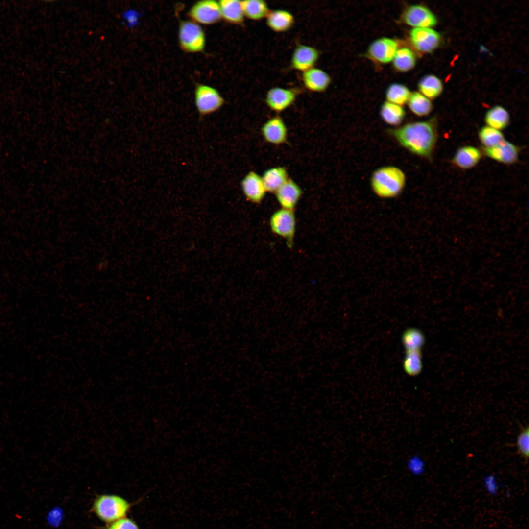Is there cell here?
Returning <instances> with one entry per match:
<instances>
[{
  "instance_id": "cell-25",
  "label": "cell",
  "mask_w": 529,
  "mask_h": 529,
  "mask_svg": "<svg viewBox=\"0 0 529 529\" xmlns=\"http://www.w3.org/2000/svg\"><path fill=\"white\" fill-rule=\"evenodd\" d=\"M419 92L429 99L437 97L442 92L443 86L441 80L433 74H428L419 80Z\"/></svg>"
},
{
  "instance_id": "cell-13",
  "label": "cell",
  "mask_w": 529,
  "mask_h": 529,
  "mask_svg": "<svg viewBox=\"0 0 529 529\" xmlns=\"http://www.w3.org/2000/svg\"><path fill=\"white\" fill-rule=\"evenodd\" d=\"M261 132L264 139L273 145H281L288 139V130L284 120L279 115L267 120L262 125Z\"/></svg>"
},
{
  "instance_id": "cell-33",
  "label": "cell",
  "mask_w": 529,
  "mask_h": 529,
  "mask_svg": "<svg viewBox=\"0 0 529 529\" xmlns=\"http://www.w3.org/2000/svg\"><path fill=\"white\" fill-rule=\"evenodd\" d=\"M106 529H140L137 524L124 517L109 524Z\"/></svg>"
},
{
  "instance_id": "cell-16",
  "label": "cell",
  "mask_w": 529,
  "mask_h": 529,
  "mask_svg": "<svg viewBox=\"0 0 529 529\" xmlns=\"http://www.w3.org/2000/svg\"><path fill=\"white\" fill-rule=\"evenodd\" d=\"M274 194L282 208L294 210L302 197L303 191L294 180L289 178Z\"/></svg>"
},
{
  "instance_id": "cell-11",
  "label": "cell",
  "mask_w": 529,
  "mask_h": 529,
  "mask_svg": "<svg viewBox=\"0 0 529 529\" xmlns=\"http://www.w3.org/2000/svg\"><path fill=\"white\" fill-rule=\"evenodd\" d=\"M402 22L412 28H432L437 23L434 14L428 7L413 4L407 6L401 15Z\"/></svg>"
},
{
  "instance_id": "cell-35",
  "label": "cell",
  "mask_w": 529,
  "mask_h": 529,
  "mask_svg": "<svg viewBox=\"0 0 529 529\" xmlns=\"http://www.w3.org/2000/svg\"><path fill=\"white\" fill-rule=\"evenodd\" d=\"M61 519V514L60 510L56 508L50 510L46 516L47 522L51 527L57 525Z\"/></svg>"
},
{
  "instance_id": "cell-19",
  "label": "cell",
  "mask_w": 529,
  "mask_h": 529,
  "mask_svg": "<svg viewBox=\"0 0 529 529\" xmlns=\"http://www.w3.org/2000/svg\"><path fill=\"white\" fill-rule=\"evenodd\" d=\"M481 158L479 149L471 146L466 145L458 148L453 156L452 162L461 169H470L477 165Z\"/></svg>"
},
{
  "instance_id": "cell-23",
  "label": "cell",
  "mask_w": 529,
  "mask_h": 529,
  "mask_svg": "<svg viewBox=\"0 0 529 529\" xmlns=\"http://www.w3.org/2000/svg\"><path fill=\"white\" fill-rule=\"evenodd\" d=\"M391 62L396 71L407 72L412 70L416 66V55L409 48H399Z\"/></svg>"
},
{
  "instance_id": "cell-9",
  "label": "cell",
  "mask_w": 529,
  "mask_h": 529,
  "mask_svg": "<svg viewBox=\"0 0 529 529\" xmlns=\"http://www.w3.org/2000/svg\"><path fill=\"white\" fill-rule=\"evenodd\" d=\"M409 41L417 51L428 54L435 50L440 45V34L432 28H412L409 33Z\"/></svg>"
},
{
  "instance_id": "cell-10",
  "label": "cell",
  "mask_w": 529,
  "mask_h": 529,
  "mask_svg": "<svg viewBox=\"0 0 529 529\" xmlns=\"http://www.w3.org/2000/svg\"><path fill=\"white\" fill-rule=\"evenodd\" d=\"M299 94V90L297 88L275 86L266 92L264 101L271 110L279 113L293 105Z\"/></svg>"
},
{
  "instance_id": "cell-27",
  "label": "cell",
  "mask_w": 529,
  "mask_h": 529,
  "mask_svg": "<svg viewBox=\"0 0 529 529\" xmlns=\"http://www.w3.org/2000/svg\"><path fill=\"white\" fill-rule=\"evenodd\" d=\"M407 104L410 111L418 117L428 116L433 107L430 99L419 92H411Z\"/></svg>"
},
{
  "instance_id": "cell-34",
  "label": "cell",
  "mask_w": 529,
  "mask_h": 529,
  "mask_svg": "<svg viewBox=\"0 0 529 529\" xmlns=\"http://www.w3.org/2000/svg\"><path fill=\"white\" fill-rule=\"evenodd\" d=\"M138 16V13L131 9L124 11L122 14L124 22L129 28L134 26L136 24Z\"/></svg>"
},
{
  "instance_id": "cell-3",
  "label": "cell",
  "mask_w": 529,
  "mask_h": 529,
  "mask_svg": "<svg viewBox=\"0 0 529 529\" xmlns=\"http://www.w3.org/2000/svg\"><path fill=\"white\" fill-rule=\"evenodd\" d=\"M130 507V503L120 496L102 494L95 499L92 509L101 521L109 524L124 518Z\"/></svg>"
},
{
  "instance_id": "cell-6",
  "label": "cell",
  "mask_w": 529,
  "mask_h": 529,
  "mask_svg": "<svg viewBox=\"0 0 529 529\" xmlns=\"http://www.w3.org/2000/svg\"><path fill=\"white\" fill-rule=\"evenodd\" d=\"M296 224L294 210L282 208L275 211L269 219L272 232L284 239L289 247L293 246Z\"/></svg>"
},
{
  "instance_id": "cell-14",
  "label": "cell",
  "mask_w": 529,
  "mask_h": 529,
  "mask_svg": "<svg viewBox=\"0 0 529 529\" xmlns=\"http://www.w3.org/2000/svg\"><path fill=\"white\" fill-rule=\"evenodd\" d=\"M240 186L247 200L259 204L264 200L266 191L261 176L256 172H248L242 179Z\"/></svg>"
},
{
  "instance_id": "cell-21",
  "label": "cell",
  "mask_w": 529,
  "mask_h": 529,
  "mask_svg": "<svg viewBox=\"0 0 529 529\" xmlns=\"http://www.w3.org/2000/svg\"><path fill=\"white\" fill-rule=\"evenodd\" d=\"M266 192L275 193L289 178L285 168L277 166L266 169L261 176Z\"/></svg>"
},
{
  "instance_id": "cell-29",
  "label": "cell",
  "mask_w": 529,
  "mask_h": 529,
  "mask_svg": "<svg viewBox=\"0 0 529 529\" xmlns=\"http://www.w3.org/2000/svg\"><path fill=\"white\" fill-rule=\"evenodd\" d=\"M403 367L406 373L409 376L419 374L423 367L421 349L406 351Z\"/></svg>"
},
{
  "instance_id": "cell-8",
  "label": "cell",
  "mask_w": 529,
  "mask_h": 529,
  "mask_svg": "<svg viewBox=\"0 0 529 529\" xmlns=\"http://www.w3.org/2000/svg\"><path fill=\"white\" fill-rule=\"evenodd\" d=\"M191 20L199 24L212 25L221 19L218 1L203 0L195 2L188 11Z\"/></svg>"
},
{
  "instance_id": "cell-32",
  "label": "cell",
  "mask_w": 529,
  "mask_h": 529,
  "mask_svg": "<svg viewBox=\"0 0 529 529\" xmlns=\"http://www.w3.org/2000/svg\"><path fill=\"white\" fill-rule=\"evenodd\" d=\"M518 453L527 461L529 455V428H522L517 438Z\"/></svg>"
},
{
  "instance_id": "cell-12",
  "label": "cell",
  "mask_w": 529,
  "mask_h": 529,
  "mask_svg": "<svg viewBox=\"0 0 529 529\" xmlns=\"http://www.w3.org/2000/svg\"><path fill=\"white\" fill-rule=\"evenodd\" d=\"M320 56V51L316 48L306 44H298L292 53L290 67L302 72L315 67Z\"/></svg>"
},
{
  "instance_id": "cell-20",
  "label": "cell",
  "mask_w": 529,
  "mask_h": 529,
  "mask_svg": "<svg viewBox=\"0 0 529 529\" xmlns=\"http://www.w3.org/2000/svg\"><path fill=\"white\" fill-rule=\"evenodd\" d=\"M221 18L230 24L240 25L244 22L241 1L221 0L218 1Z\"/></svg>"
},
{
  "instance_id": "cell-4",
  "label": "cell",
  "mask_w": 529,
  "mask_h": 529,
  "mask_svg": "<svg viewBox=\"0 0 529 529\" xmlns=\"http://www.w3.org/2000/svg\"><path fill=\"white\" fill-rule=\"evenodd\" d=\"M178 40L181 49L187 53H200L204 50L206 47V38L204 30L200 24L192 20H184L180 22Z\"/></svg>"
},
{
  "instance_id": "cell-7",
  "label": "cell",
  "mask_w": 529,
  "mask_h": 529,
  "mask_svg": "<svg viewBox=\"0 0 529 529\" xmlns=\"http://www.w3.org/2000/svg\"><path fill=\"white\" fill-rule=\"evenodd\" d=\"M399 48V43L396 40L382 37L373 40L370 44L366 55L373 62L385 65L392 62Z\"/></svg>"
},
{
  "instance_id": "cell-28",
  "label": "cell",
  "mask_w": 529,
  "mask_h": 529,
  "mask_svg": "<svg viewBox=\"0 0 529 529\" xmlns=\"http://www.w3.org/2000/svg\"><path fill=\"white\" fill-rule=\"evenodd\" d=\"M411 92L404 84L393 83L390 84L385 92L386 101L403 106L407 103Z\"/></svg>"
},
{
  "instance_id": "cell-22",
  "label": "cell",
  "mask_w": 529,
  "mask_h": 529,
  "mask_svg": "<svg viewBox=\"0 0 529 529\" xmlns=\"http://www.w3.org/2000/svg\"><path fill=\"white\" fill-rule=\"evenodd\" d=\"M379 114L385 123L396 127L402 123L405 119L406 112L403 106L385 101L381 105Z\"/></svg>"
},
{
  "instance_id": "cell-31",
  "label": "cell",
  "mask_w": 529,
  "mask_h": 529,
  "mask_svg": "<svg viewBox=\"0 0 529 529\" xmlns=\"http://www.w3.org/2000/svg\"><path fill=\"white\" fill-rule=\"evenodd\" d=\"M479 139L484 148L494 147L505 140L503 134L488 126L482 127L478 132Z\"/></svg>"
},
{
  "instance_id": "cell-26",
  "label": "cell",
  "mask_w": 529,
  "mask_h": 529,
  "mask_svg": "<svg viewBox=\"0 0 529 529\" xmlns=\"http://www.w3.org/2000/svg\"><path fill=\"white\" fill-rule=\"evenodd\" d=\"M487 126L498 130L506 128L510 122L508 111L503 106L496 105L489 109L485 116Z\"/></svg>"
},
{
  "instance_id": "cell-17",
  "label": "cell",
  "mask_w": 529,
  "mask_h": 529,
  "mask_svg": "<svg viewBox=\"0 0 529 529\" xmlns=\"http://www.w3.org/2000/svg\"><path fill=\"white\" fill-rule=\"evenodd\" d=\"M482 148L486 156L500 163L512 164L516 162L518 159L519 148L505 140L494 147Z\"/></svg>"
},
{
  "instance_id": "cell-2",
  "label": "cell",
  "mask_w": 529,
  "mask_h": 529,
  "mask_svg": "<svg viewBox=\"0 0 529 529\" xmlns=\"http://www.w3.org/2000/svg\"><path fill=\"white\" fill-rule=\"evenodd\" d=\"M407 178L405 173L395 166H384L376 169L372 173L370 184L373 192L383 199L393 198L403 191Z\"/></svg>"
},
{
  "instance_id": "cell-18",
  "label": "cell",
  "mask_w": 529,
  "mask_h": 529,
  "mask_svg": "<svg viewBox=\"0 0 529 529\" xmlns=\"http://www.w3.org/2000/svg\"><path fill=\"white\" fill-rule=\"evenodd\" d=\"M267 27L277 33L286 32L290 30L295 24V17L289 10L284 9L270 10L265 18Z\"/></svg>"
},
{
  "instance_id": "cell-24",
  "label": "cell",
  "mask_w": 529,
  "mask_h": 529,
  "mask_svg": "<svg viewBox=\"0 0 529 529\" xmlns=\"http://www.w3.org/2000/svg\"><path fill=\"white\" fill-rule=\"evenodd\" d=\"M241 6L245 18L254 21L265 19L270 11L268 4L263 0H242Z\"/></svg>"
},
{
  "instance_id": "cell-1",
  "label": "cell",
  "mask_w": 529,
  "mask_h": 529,
  "mask_svg": "<svg viewBox=\"0 0 529 529\" xmlns=\"http://www.w3.org/2000/svg\"><path fill=\"white\" fill-rule=\"evenodd\" d=\"M387 133L402 147L416 156L430 158L437 139V122L428 120L407 122L387 129Z\"/></svg>"
},
{
  "instance_id": "cell-5",
  "label": "cell",
  "mask_w": 529,
  "mask_h": 529,
  "mask_svg": "<svg viewBox=\"0 0 529 529\" xmlns=\"http://www.w3.org/2000/svg\"><path fill=\"white\" fill-rule=\"evenodd\" d=\"M194 99L196 110L201 117L217 112L225 103L224 98L216 88L203 84L196 86Z\"/></svg>"
},
{
  "instance_id": "cell-30",
  "label": "cell",
  "mask_w": 529,
  "mask_h": 529,
  "mask_svg": "<svg viewBox=\"0 0 529 529\" xmlns=\"http://www.w3.org/2000/svg\"><path fill=\"white\" fill-rule=\"evenodd\" d=\"M402 342L406 351L421 349L425 342L422 332L415 328L407 329L402 336Z\"/></svg>"
},
{
  "instance_id": "cell-15",
  "label": "cell",
  "mask_w": 529,
  "mask_h": 529,
  "mask_svg": "<svg viewBox=\"0 0 529 529\" xmlns=\"http://www.w3.org/2000/svg\"><path fill=\"white\" fill-rule=\"evenodd\" d=\"M301 80L304 87L308 91L320 93L329 88L332 79L326 71L314 67L302 72Z\"/></svg>"
}]
</instances>
